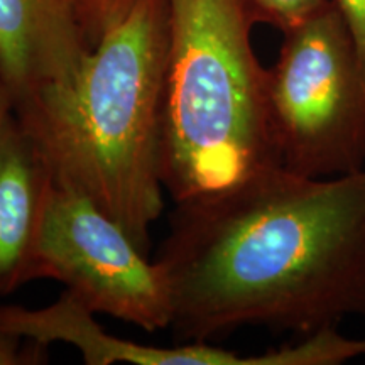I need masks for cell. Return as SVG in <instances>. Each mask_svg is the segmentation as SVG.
Here are the masks:
<instances>
[{"instance_id":"cell-1","label":"cell","mask_w":365,"mask_h":365,"mask_svg":"<svg viewBox=\"0 0 365 365\" xmlns=\"http://www.w3.org/2000/svg\"><path fill=\"white\" fill-rule=\"evenodd\" d=\"M158 262L181 340L250 325L309 335L365 317V168L307 178L276 166L178 203Z\"/></svg>"},{"instance_id":"cell-2","label":"cell","mask_w":365,"mask_h":365,"mask_svg":"<svg viewBox=\"0 0 365 365\" xmlns=\"http://www.w3.org/2000/svg\"><path fill=\"white\" fill-rule=\"evenodd\" d=\"M168 0H135L68 83L12 107L56 185L83 195L148 254L164 210L161 127Z\"/></svg>"},{"instance_id":"cell-3","label":"cell","mask_w":365,"mask_h":365,"mask_svg":"<svg viewBox=\"0 0 365 365\" xmlns=\"http://www.w3.org/2000/svg\"><path fill=\"white\" fill-rule=\"evenodd\" d=\"M245 0H168L161 180L176 205L281 166Z\"/></svg>"},{"instance_id":"cell-4","label":"cell","mask_w":365,"mask_h":365,"mask_svg":"<svg viewBox=\"0 0 365 365\" xmlns=\"http://www.w3.org/2000/svg\"><path fill=\"white\" fill-rule=\"evenodd\" d=\"M274 149L284 170L307 178L365 168V71L344 16L331 4L284 33L267 70Z\"/></svg>"},{"instance_id":"cell-5","label":"cell","mask_w":365,"mask_h":365,"mask_svg":"<svg viewBox=\"0 0 365 365\" xmlns=\"http://www.w3.org/2000/svg\"><path fill=\"white\" fill-rule=\"evenodd\" d=\"M34 279H54L95 314L154 333L175 318L171 284L158 261L97 205L54 182L38 249Z\"/></svg>"},{"instance_id":"cell-6","label":"cell","mask_w":365,"mask_h":365,"mask_svg":"<svg viewBox=\"0 0 365 365\" xmlns=\"http://www.w3.org/2000/svg\"><path fill=\"white\" fill-rule=\"evenodd\" d=\"M0 333L21 336L41 346L59 341L75 346L88 365H269L266 354L240 355L218 349L208 341H193L181 346L143 345L118 339L105 331L95 313L63 293L53 304L38 309L0 307Z\"/></svg>"},{"instance_id":"cell-7","label":"cell","mask_w":365,"mask_h":365,"mask_svg":"<svg viewBox=\"0 0 365 365\" xmlns=\"http://www.w3.org/2000/svg\"><path fill=\"white\" fill-rule=\"evenodd\" d=\"M88 51L71 0H0V78L12 107L68 83Z\"/></svg>"},{"instance_id":"cell-8","label":"cell","mask_w":365,"mask_h":365,"mask_svg":"<svg viewBox=\"0 0 365 365\" xmlns=\"http://www.w3.org/2000/svg\"><path fill=\"white\" fill-rule=\"evenodd\" d=\"M53 186L48 163L12 110L0 127V296L34 279Z\"/></svg>"},{"instance_id":"cell-9","label":"cell","mask_w":365,"mask_h":365,"mask_svg":"<svg viewBox=\"0 0 365 365\" xmlns=\"http://www.w3.org/2000/svg\"><path fill=\"white\" fill-rule=\"evenodd\" d=\"M254 22L274 26L276 29H294L323 11L331 0H245Z\"/></svg>"},{"instance_id":"cell-10","label":"cell","mask_w":365,"mask_h":365,"mask_svg":"<svg viewBox=\"0 0 365 365\" xmlns=\"http://www.w3.org/2000/svg\"><path fill=\"white\" fill-rule=\"evenodd\" d=\"M90 48L129 12L135 0H71Z\"/></svg>"},{"instance_id":"cell-11","label":"cell","mask_w":365,"mask_h":365,"mask_svg":"<svg viewBox=\"0 0 365 365\" xmlns=\"http://www.w3.org/2000/svg\"><path fill=\"white\" fill-rule=\"evenodd\" d=\"M46 346L21 336L0 333V365H26L46 362Z\"/></svg>"},{"instance_id":"cell-12","label":"cell","mask_w":365,"mask_h":365,"mask_svg":"<svg viewBox=\"0 0 365 365\" xmlns=\"http://www.w3.org/2000/svg\"><path fill=\"white\" fill-rule=\"evenodd\" d=\"M339 7L365 71V0H333Z\"/></svg>"},{"instance_id":"cell-13","label":"cell","mask_w":365,"mask_h":365,"mask_svg":"<svg viewBox=\"0 0 365 365\" xmlns=\"http://www.w3.org/2000/svg\"><path fill=\"white\" fill-rule=\"evenodd\" d=\"M12 113V100L9 97V91L0 78V127H2L6 118Z\"/></svg>"},{"instance_id":"cell-14","label":"cell","mask_w":365,"mask_h":365,"mask_svg":"<svg viewBox=\"0 0 365 365\" xmlns=\"http://www.w3.org/2000/svg\"><path fill=\"white\" fill-rule=\"evenodd\" d=\"M364 341H365V339H364Z\"/></svg>"}]
</instances>
